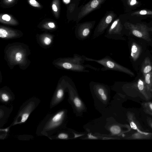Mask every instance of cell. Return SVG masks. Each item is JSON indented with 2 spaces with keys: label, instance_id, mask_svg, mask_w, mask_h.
<instances>
[{
  "label": "cell",
  "instance_id": "9",
  "mask_svg": "<svg viewBox=\"0 0 152 152\" xmlns=\"http://www.w3.org/2000/svg\"><path fill=\"white\" fill-rule=\"evenodd\" d=\"M104 0H92L83 7L78 15L80 19L96 9Z\"/></svg>",
  "mask_w": 152,
  "mask_h": 152
},
{
  "label": "cell",
  "instance_id": "2",
  "mask_svg": "<svg viewBox=\"0 0 152 152\" xmlns=\"http://www.w3.org/2000/svg\"><path fill=\"white\" fill-rule=\"evenodd\" d=\"M83 56L85 61L94 62L102 65L103 66L101 69L102 71H114L123 72L131 76H134V73L131 70L119 64L109 56L99 59Z\"/></svg>",
  "mask_w": 152,
  "mask_h": 152
},
{
  "label": "cell",
  "instance_id": "14",
  "mask_svg": "<svg viewBox=\"0 0 152 152\" xmlns=\"http://www.w3.org/2000/svg\"><path fill=\"white\" fill-rule=\"evenodd\" d=\"M143 63L141 71L143 75L152 72V64L148 57L145 58Z\"/></svg>",
  "mask_w": 152,
  "mask_h": 152
},
{
  "label": "cell",
  "instance_id": "25",
  "mask_svg": "<svg viewBox=\"0 0 152 152\" xmlns=\"http://www.w3.org/2000/svg\"><path fill=\"white\" fill-rule=\"evenodd\" d=\"M88 138L90 139H97V138L96 137L93 136L91 134H88Z\"/></svg>",
  "mask_w": 152,
  "mask_h": 152
},
{
  "label": "cell",
  "instance_id": "10",
  "mask_svg": "<svg viewBox=\"0 0 152 152\" xmlns=\"http://www.w3.org/2000/svg\"><path fill=\"white\" fill-rule=\"evenodd\" d=\"M136 87L138 91L146 100L151 99L152 92L148 88L143 80L139 79L136 84Z\"/></svg>",
  "mask_w": 152,
  "mask_h": 152
},
{
  "label": "cell",
  "instance_id": "22",
  "mask_svg": "<svg viewBox=\"0 0 152 152\" xmlns=\"http://www.w3.org/2000/svg\"><path fill=\"white\" fill-rule=\"evenodd\" d=\"M43 42L45 45H49L51 43V40L50 38L48 37H46L44 38Z\"/></svg>",
  "mask_w": 152,
  "mask_h": 152
},
{
  "label": "cell",
  "instance_id": "11",
  "mask_svg": "<svg viewBox=\"0 0 152 152\" xmlns=\"http://www.w3.org/2000/svg\"><path fill=\"white\" fill-rule=\"evenodd\" d=\"M131 140H146L152 138V133L148 132L141 130L137 131L127 137Z\"/></svg>",
  "mask_w": 152,
  "mask_h": 152
},
{
  "label": "cell",
  "instance_id": "30",
  "mask_svg": "<svg viewBox=\"0 0 152 152\" xmlns=\"http://www.w3.org/2000/svg\"><path fill=\"white\" fill-rule=\"evenodd\" d=\"M30 2L31 5H33V4H36L37 3V2L35 0H30Z\"/></svg>",
  "mask_w": 152,
  "mask_h": 152
},
{
  "label": "cell",
  "instance_id": "1",
  "mask_svg": "<svg viewBox=\"0 0 152 152\" xmlns=\"http://www.w3.org/2000/svg\"><path fill=\"white\" fill-rule=\"evenodd\" d=\"M85 61L83 55L75 53L72 57L60 59L58 62V65L62 69L75 72H89V71L87 68L96 71H99V69L89 64H84Z\"/></svg>",
  "mask_w": 152,
  "mask_h": 152
},
{
  "label": "cell",
  "instance_id": "27",
  "mask_svg": "<svg viewBox=\"0 0 152 152\" xmlns=\"http://www.w3.org/2000/svg\"><path fill=\"white\" fill-rule=\"evenodd\" d=\"M52 8L53 10L57 12L58 10V9L56 6L54 4H53L52 6Z\"/></svg>",
  "mask_w": 152,
  "mask_h": 152
},
{
  "label": "cell",
  "instance_id": "16",
  "mask_svg": "<svg viewBox=\"0 0 152 152\" xmlns=\"http://www.w3.org/2000/svg\"><path fill=\"white\" fill-rule=\"evenodd\" d=\"M142 105L144 112L152 116V102H147L142 103Z\"/></svg>",
  "mask_w": 152,
  "mask_h": 152
},
{
  "label": "cell",
  "instance_id": "19",
  "mask_svg": "<svg viewBox=\"0 0 152 152\" xmlns=\"http://www.w3.org/2000/svg\"><path fill=\"white\" fill-rule=\"evenodd\" d=\"M74 103L76 106L77 108H79L81 107L82 103L78 97H75L73 100Z\"/></svg>",
  "mask_w": 152,
  "mask_h": 152
},
{
  "label": "cell",
  "instance_id": "7",
  "mask_svg": "<svg viewBox=\"0 0 152 152\" xmlns=\"http://www.w3.org/2000/svg\"><path fill=\"white\" fill-rule=\"evenodd\" d=\"M64 113V111H61L53 116L46 124L44 128L45 131H51L57 127L61 122Z\"/></svg>",
  "mask_w": 152,
  "mask_h": 152
},
{
  "label": "cell",
  "instance_id": "3",
  "mask_svg": "<svg viewBox=\"0 0 152 152\" xmlns=\"http://www.w3.org/2000/svg\"><path fill=\"white\" fill-rule=\"evenodd\" d=\"M119 20L114 21L108 30L105 36L107 38L113 40L123 39L122 37L121 26Z\"/></svg>",
  "mask_w": 152,
  "mask_h": 152
},
{
  "label": "cell",
  "instance_id": "8",
  "mask_svg": "<svg viewBox=\"0 0 152 152\" xmlns=\"http://www.w3.org/2000/svg\"><path fill=\"white\" fill-rule=\"evenodd\" d=\"M113 20V15H108L99 24L95 29L93 37V39L98 37L102 35L111 23Z\"/></svg>",
  "mask_w": 152,
  "mask_h": 152
},
{
  "label": "cell",
  "instance_id": "13",
  "mask_svg": "<svg viewBox=\"0 0 152 152\" xmlns=\"http://www.w3.org/2000/svg\"><path fill=\"white\" fill-rule=\"evenodd\" d=\"M141 49L140 46L135 42H133L131 45L130 56L134 61H136L141 54Z\"/></svg>",
  "mask_w": 152,
  "mask_h": 152
},
{
  "label": "cell",
  "instance_id": "20",
  "mask_svg": "<svg viewBox=\"0 0 152 152\" xmlns=\"http://www.w3.org/2000/svg\"><path fill=\"white\" fill-rule=\"evenodd\" d=\"M15 59L18 62L20 61L22 58V55L20 52H17L15 55Z\"/></svg>",
  "mask_w": 152,
  "mask_h": 152
},
{
  "label": "cell",
  "instance_id": "21",
  "mask_svg": "<svg viewBox=\"0 0 152 152\" xmlns=\"http://www.w3.org/2000/svg\"><path fill=\"white\" fill-rule=\"evenodd\" d=\"M58 137L60 139H65L68 138V135L64 133H60L58 134Z\"/></svg>",
  "mask_w": 152,
  "mask_h": 152
},
{
  "label": "cell",
  "instance_id": "28",
  "mask_svg": "<svg viewBox=\"0 0 152 152\" xmlns=\"http://www.w3.org/2000/svg\"><path fill=\"white\" fill-rule=\"evenodd\" d=\"M147 13V11L145 10H142L140 12V13L141 15H146Z\"/></svg>",
  "mask_w": 152,
  "mask_h": 152
},
{
  "label": "cell",
  "instance_id": "29",
  "mask_svg": "<svg viewBox=\"0 0 152 152\" xmlns=\"http://www.w3.org/2000/svg\"><path fill=\"white\" fill-rule=\"evenodd\" d=\"M49 26L51 28H53L55 27V25L53 23H48Z\"/></svg>",
  "mask_w": 152,
  "mask_h": 152
},
{
  "label": "cell",
  "instance_id": "26",
  "mask_svg": "<svg viewBox=\"0 0 152 152\" xmlns=\"http://www.w3.org/2000/svg\"><path fill=\"white\" fill-rule=\"evenodd\" d=\"M101 96L102 99L103 100L105 101L107 99V96L106 94Z\"/></svg>",
  "mask_w": 152,
  "mask_h": 152
},
{
  "label": "cell",
  "instance_id": "24",
  "mask_svg": "<svg viewBox=\"0 0 152 152\" xmlns=\"http://www.w3.org/2000/svg\"><path fill=\"white\" fill-rule=\"evenodd\" d=\"M147 122L148 125L152 129V119L150 118H147Z\"/></svg>",
  "mask_w": 152,
  "mask_h": 152
},
{
  "label": "cell",
  "instance_id": "18",
  "mask_svg": "<svg viewBox=\"0 0 152 152\" xmlns=\"http://www.w3.org/2000/svg\"><path fill=\"white\" fill-rule=\"evenodd\" d=\"M1 98L3 102H7L10 99L9 95L5 93H2L1 94Z\"/></svg>",
  "mask_w": 152,
  "mask_h": 152
},
{
  "label": "cell",
  "instance_id": "12",
  "mask_svg": "<svg viewBox=\"0 0 152 152\" xmlns=\"http://www.w3.org/2000/svg\"><path fill=\"white\" fill-rule=\"evenodd\" d=\"M128 122L132 129L137 131L142 130V128L140 124L136 119L134 113L129 112L127 113Z\"/></svg>",
  "mask_w": 152,
  "mask_h": 152
},
{
  "label": "cell",
  "instance_id": "6",
  "mask_svg": "<svg viewBox=\"0 0 152 152\" xmlns=\"http://www.w3.org/2000/svg\"><path fill=\"white\" fill-rule=\"evenodd\" d=\"M93 25L91 23H85L80 25L75 32V36L78 40H83L88 38Z\"/></svg>",
  "mask_w": 152,
  "mask_h": 152
},
{
  "label": "cell",
  "instance_id": "15",
  "mask_svg": "<svg viewBox=\"0 0 152 152\" xmlns=\"http://www.w3.org/2000/svg\"><path fill=\"white\" fill-rule=\"evenodd\" d=\"M144 75V81L149 89L152 92V72Z\"/></svg>",
  "mask_w": 152,
  "mask_h": 152
},
{
  "label": "cell",
  "instance_id": "17",
  "mask_svg": "<svg viewBox=\"0 0 152 152\" xmlns=\"http://www.w3.org/2000/svg\"><path fill=\"white\" fill-rule=\"evenodd\" d=\"M111 132L114 134H118L121 133L122 132L121 127L118 125H113L110 128Z\"/></svg>",
  "mask_w": 152,
  "mask_h": 152
},
{
  "label": "cell",
  "instance_id": "5",
  "mask_svg": "<svg viewBox=\"0 0 152 152\" xmlns=\"http://www.w3.org/2000/svg\"><path fill=\"white\" fill-rule=\"evenodd\" d=\"M72 80L70 78L65 76L62 79L61 85L58 88L53 96L52 102V104L54 106L61 101L64 95V89L68 86Z\"/></svg>",
  "mask_w": 152,
  "mask_h": 152
},
{
  "label": "cell",
  "instance_id": "32",
  "mask_svg": "<svg viewBox=\"0 0 152 152\" xmlns=\"http://www.w3.org/2000/svg\"><path fill=\"white\" fill-rule=\"evenodd\" d=\"M64 2L66 3V4H68L69 3L70 0H63Z\"/></svg>",
  "mask_w": 152,
  "mask_h": 152
},
{
  "label": "cell",
  "instance_id": "33",
  "mask_svg": "<svg viewBox=\"0 0 152 152\" xmlns=\"http://www.w3.org/2000/svg\"><path fill=\"white\" fill-rule=\"evenodd\" d=\"M12 0H8V1H11Z\"/></svg>",
  "mask_w": 152,
  "mask_h": 152
},
{
  "label": "cell",
  "instance_id": "31",
  "mask_svg": "<svg viewBox=\"0 0 152 152\" xmlns=\"http://www.w3.org/2000/svg\"><path fill=\"white\" fill-rule=\"evenodd\" d=\"M136 3V0H132L131 2H130V5H133L134 4H135Z\"/></svg>",
  "mask_w": 152,
  "mask_h": 152
},
{
  "label": "cell",
  "instance_id": "23",
  "mask_svg": "<svg viewBox=\"0 0 152 152\" xmlns=\"http://www.w3.org/2000/svg\"><path fill=\"white\" fill-rule=\"evenodd\" d=\"M2 18L3 20L7 21H9L10 19V17L8 15L5 14L2 17Z\"/></svg>",
  "mask_w": 152,
  "mask_h": 152
},
{
  "label": "cell",
  "instance_id": "4",
  "mask_svg": "<svg viewBox=\"0 0 152 152\" xmlns=\"http://www.w3.org/2000/svg\"><path fill=\"white\" fill-rule=\"evenodd\" d=\"M35 107L33 102H30L27 103L26 106L19 112L13 125L25 122Z\"/></svg>",
  "mask_w": 152,
  "mask_h": 152
}]
</instances>
